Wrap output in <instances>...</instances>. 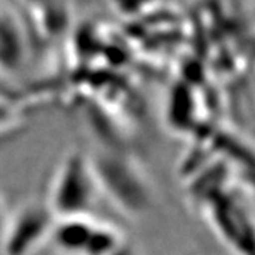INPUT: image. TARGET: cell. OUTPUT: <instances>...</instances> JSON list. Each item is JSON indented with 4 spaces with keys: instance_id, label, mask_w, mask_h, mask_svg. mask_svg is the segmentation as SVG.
I'll return each instance as SVG.
<instances>
[{
    "instance_id": "6da1fadb",
    "label": "cell",
    "mask_w": 255,
    "mask_h": 255,
    "mask_svg": "<svg viewBox=\"0 0 255 255\" xmlns=\"http://www.w3.org/2000/svg\"><path fill=\"white\" fill-rule=\"evenodd\" d=\"M97 191V174L78 156L68 159L61 167L53 191V211L65 217L87 216Z\"/></svg>"
},
{
    "instance_id": "7a4b0ae2",
    "label": "cell",
    "mask_w": 255,
    "mask_h": 255,
    "mask_svg": "<svg viewBox=\"0 0 255 255\" xmlns=\"http://www.w3.org/2000/svg\"><path fill=\"white\" fill-rule=\"evenodd\" d=\"M51 230V210L30 206L16 217L7 237H4L6 253L7 255L30 254Z\"/></svg>"
},
{
    "instance_id": "3957f363",
    "label": "cell",
    "mask_w": 255,
    "mask_h": 255,
    "mask_svg": "<svg viewBox=\"0 0 255 255\" xmlns=\"http://www.w3.org/2000/svg\"><path fill=\"white\" fill-rule=\"evenodd\" d=\"M95 228V223L87 216L65 217L51 231L55 246L67 254L81 255Z\"/></svg>"
},
{
    "instance_id": "277c9868",
    "label": "cell",
    "mask_w": 255,
    "mask_h": 255,
    "mask_svg": "<svg viewBox=\"0 0 255 255\" xmlns=\"http://www.w3.org/2000/svg\"><path fill=\"white\" fill-rule=\"evenodd\" d=\"M18 24L4 0H0V67L11 70L23 57V40Z\"/></svg>"
}]
</instances>
